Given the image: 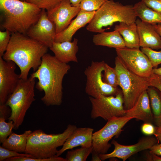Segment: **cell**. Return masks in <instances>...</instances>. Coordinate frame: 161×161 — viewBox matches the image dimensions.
<instances>
[{
    "label": "cell",
    "mask_w": 161,
    "mask_h": 161,
    "mask_svg": "<svg viewBox=\"0 0 161 161\" xmlns=\"http://www.w3.org/2000/svg\"><path fill=\"white\" fill-rule=\"evenodd\" d=\"M70 69L67 63H62L55 56L48 53L42 57L38 69L31 74L38 81L35 87L44 94L41 100L47 106H59L62 102V82L64 76Z\"/></svg>",
    "instance_id": "cell-1"
},
{
    "label": "cell",
    "mask_w": 161,
    "mask_h": 161,
    "mask_svg": "<svg viewBox=\"0 0 161 161\" xmlns=\"http://www.w3.org/2000/svg\"><path fill=\"white\" fill-rule=\"evenodd\" d=\"M49 48L43 43L26 35L11 33L10 41L2 57L6 61H12L19 67L20 78L28 79L29 72L35 71L40 65L42 57Z\"/></svg>",
    "instance_id": "cell-2"
},
{
    "label": "cell",
    "mask_w": 161,
    "mask_h": 161,
    "mask_svg": "<svg viewBox=\"0 0 161 161\" xmlns=\"http://www.w3.org/2000/svg\"><path fill=\"white\" fill-rule=\"evenodd\" d=\"M41 11L25 1L0 0L1 27L11 33L26 35L38 20Z\"/></svg>",
    "instance_id": "cell-3"
},
{
    "label": "cell",
    "mask_w": 161,
    "mask_h": 161,
    "mask_svg": "<svg viewBox=\"0 0 161 161\" xmlns=\"http://www.w3.org/2000/svg\"><path fill=\"white\" fill-rule=\"evenodd\" d=\"M137 17L133 6L107 0L95 11L86 28L90 32L101 33L105 31L103 27L111 26L117 22L129 24L134 23Z\"/></svg>",
    "instance_id": "cell-4"
},
{
    "label": "cell",
    "mask_w": 161,
    "mask_h": 161,
    "mask_svg": "<svg viewBox=\"0 0 161 161\" xmlns=\"http://www.w3.org/2000/svg\"><path fill=\"white\" fill-rule=\"evenodd\" d=\"M77 128L69 124L61 133L47 134L41 129L32 131L28 136L24 153L34 158H47L56 156L57 148L63 146L67 139Z\"/></svg>",
    "instance_id": "cell-5"
},
{
    "label": "cell",
    "mask_w": 161,
    "mask_h": 161,
    "mask_svg": "<svg viewBox=\"0 0 161 161\" xmlns=\"http://www.w3.org/2000/svg\"><path fill=\"white\" fill-rule=\"evenodd\" d=\"M35 79L31 76L27 79H21L5 103L11 109V114L8 119L13 122L14 129H18L22 124L27 111L35 100Z\"/></svg>",
    "instance_id": "cell-6"
},
{
    "label": "cell",
    "mask_w": 161,
    "mask_h": 161,
    "mask_svg": "<svg viewBox=\"0 0 161 161\" xmlns=\"http://www.w3.org/2000/svg\"><path fill=\"white\" fill-rule=\"evenodd\" d=\"M118 86L121 89L124 109L131 108L141 94L150 86L148 78L139 76L129 70L118 56L115 60Z\"/></svg>",
    "instance_id": "cell-7"
},
{
    "label": "cell",
    "mask_w": 161,
    "mask_h": 161,
    "mask_svg": "<svg viewBox=\"0 0 161 161\" xmlns=\"http://www.w3.org/2000/svg\"><path fill=\"white\" fill-rule=\"evenodd\" d=\"M105 63L92 61L91 65L85 69L84 73L86 78V93L90 96L98 98L101 96H115L121 90L105 83L102 72Z\"/></svg>",
    "instance_id": "cell-8"
},
{
    "label": "cell",
    "mask_w": 161,
    "mask_h": 161,
    "mask_svg": "<svg viewBox=\"0 0 161 161\" xmlns=\"http://www.w3.org/2000/svg\"><path fill=\"white\" fill-rule=\"evenodd\" d=\"M134 117L124 116L113 117L107 120L105 125L93 133L91 153L99 155L106 154L111 147L109 141L118 135L125 125Z\"/></svg>",
    "instance_id": "cell-9"
},
{
    "label": "cell",
    "mask_w": 161,
    "mask_h": 161,
    "mask_svg": "<svg viewBox=\"0 0 161 161\" xmlns=\"http://www.w3.org/2000/svg\"><path fill=\"white\" fill-rule=\"evenodd\" d=\"M92 105L91 117H101L105 120L114 117L125 115L123 94L120 91L115 96H101L98 98L89 97Z\"/></svg>",
    "instance_id": "cell-10"
},
{
    "label": "cell",
    "mask_w": 161,
    "mask_h": 161,
    "mask_svg": "<svg viewBox=\"0 0 161 161\" xmlns=\"http://www.w3.org/2000/svg\"><path fill=\"white\" fill-rule=\"evenodd\" d=\"M115 49L117 56L131 72L142 77H150L153 67L147 57L139 48L125 47Z\"/></svg>",
    "instance_id": "cell-11"
},
{
    "label": "cell",
    "mask_w": 161,
    "mask_h": 161,
    "mask_svg": "<svg viewBox=\"0 0 161 161\" xmlns=\"http://www.w3.org/2000/svg\"><path fill=\"white\" fill-rule=\"evenodd\" d=\"M16 64L12 61H6L0 57V104L6 103L14 92L21 79L20 74L15 72Z\"/></svg>",
    "instance_id": "cell-12"
},
{
    "label": "cell",
    "mask_w": 161,
    "mask_h": 161,
    "mask_svg": "<svg viewBox=\"0 0 161 161\" xmlns=\"http://www.w3.org/2000/svg\"><path fill=\"white\" fill-rule=\"evenodd\" d=\"M26 35L50 48L55 41L56 35L54 23L48 18L47 11L42 9L39 19L29 30Z\"/></svg>",
    "instance_id": "cell-13"
},
{
    "label": "cell",
    "mask_w": 161,
    "mask_h": 161,
    "mask_svg": "<svg viewBox=\"0 0 161 161\" xmlns=\"http://www.w3.org/2000/svg\"><path fill=\"white\" fill-rule=\"evenodd\" d=\"M158 140L155 137H148L141 139L136 144L131 145L120 144L114 140L111 142L114 146L113 151L109 154H100L99 157L101 160L112 158H117L126 160L130 157L140 151L149 149Z\"/></svg>",
    "instance_id": "cell-14"
},
{
    "label": "cell",
    "mask_w": 161,
    "mask_h": 161,
    "mask_svg": "<svg viewBox=\"0 0 161 161\" xmlns=\"http://www.w3.org/2000/svg\"><path fill=\"white\" fill-rule=\"evenodd\" d=\"M81 9L72 5L69 0H63L51 10L47 11L49 19L55 25L56 34L64 30Z\"/></svg>",
    "instance_id": "cell-15"
},
{
    "label": "cell",
    "mask_w": 161,
    "mask_h": 161,
    "mask_svg": "<svg viewBox=\"0 0 161 161\" xmlns=\"http://www.w3.org/2000/svg\"><path fill=\"white\" fill-rule=\"evenodd\" d=\"M93 129L76 128L67 139L62 148L58 150L56 156H59L66 151L78 146L89 147L92 146Z\"/></svg>",
    "instance_id": "cell-16"
},
{
    "label": "cell",
    "mask_w": 161,
    "mask_h": 161,
    "mask_svg": "<svg viewBox=\"0 0 161 161\" xmlns=\"http://www.w3.org/2000/svg\"><path fill=\"white\" fill-rule=\"evenodd\" d=\"M140 47L161 49V38L152 24L138 19L136 20Z\"/></svg>",
    "instance_id": "cell-17"
},
{
    "label": "cell",
    "mask_w": 161,
    "mask_h": 161,
    "mask_svg": "<svg viewBox=\"0 0 161 161\" xmlns=\"http://www.w3.org/2000/svg\"><path fill=\"white\" fill-rule=\"evenodd\" d=\"M125 116L133 117L144 123H154L153 114L147 90L141 94L131 108L125 110Z\"/></svg>",
    "instance_id": "cell-18"
},
{
    "label": "cell",
    "mask_w": 161,
    "mask_h": 161,
    "mask_svg": "<svg viewBox=\"0 0 161 161\" xmlns=\"http://www.w3.org/2000/svg\"><path fill=\"white\" fill-rule=\"evenodd\" d=\"M95 12V11L88 12L80 10L76 18L72 21L67 27L56 34L55 42L71 41L73 35L76 31L89 22Z\"/></svg>",
    "instance_id": "cell-19"
},
{
    "label": "cell",
    "mask_w": 161,
    "mask_h": 161,
    "mask_svg": "<svg viewBox=\"0 0 161 161\" xmlns=\"http://www.w3.org/2000/svg\"><path fill=\"white\" fill-rule=\"evenodd\" d=\"M78 39L74 38L72 41L54 42L49 49L55 56L61 62L67 63L71 61L78 62L76 54L78 50Z\"/></svg>",
    "instance_id": "cell-20"
},
{
    "label": "cell",
    "mask_w": 161,
    "mask_h": 161,
    "mask_svg": "<svg viewBox=\"0 0 161 161\" xmlns=\"http://www.w3.org/2000/svg\"><path fill=\"white\" fill-rule=\"evenodd\" d=\"M114 30L118 31L122 36L126 47L139 48V36L135 22L130 24L120 22L115 26Z\"/></svg>",
    "instance_id": "cell-21"
},
{
    "label": "cell",
    "mask_w": 161,
    "mask_h": 161,
    "mask_svg": "<svg viewBox=\"0 0 161 161\" xmlns=\"http://www.w3.org/2000/svg\"><path fill=\"white\" fill-rule=\"evenodd\" d=\"M92 41L97 46L122 48L126 47L123 38L117 30L110 32H103L94 35Z\"/></svg>",
    "instance_id": "cell-22"
},
{
    "label": "cell",
    "mask_w": 161,
    "mask_h": 161,
    "mask_svg": "<svg viewBox=\"0 0 161 161\" xmlns=\"http://www.w3.org/2000/svg\"><path fill=\"white\" fill-rule=\"evenodd\" d=\"M32 131L26 130L22 134H18L12 132L2 143V147L18 152L24 153L26 150L27 138Z\"/></svg>",
    "instance_id": "cell-23"
},
{
    "label": "cell",
    "mask_w": 161,
    "mask_h": 161,
    "mask_svg": "<svg viewBox=\"0 0 161 161\" xmlns=\"http://www.w3.org/2000/svg\"><path fill=\"white\" fill-rule=\"evenodd\" d=\"M137 17L142 21L151 24H161V13L148 7L141 1L133 6Z\"/></svg>",
    "instance_id": "cell-24"
},
{
    "label": "cell",
    "mask_w": 161,
    "mask_h": 161,
    "mask_svg": "<svg viewBox=\"0 0 161 161\" xmlns=\"http://www.w3.org/2000/svg\"><path fill=\"white\" fill-rule=\"evenodd\" d=\"M153 114L154 123L157 127H161V92L153 86L147 90Z\"/></svg>",
    "instance_id": "cell-25"
},
{
    "label": "cell",
    "mask_w": 161,
    "mask_h": 161,
    "mask_svg": "<svg viewBox=\"0 0 161 161\" xmlns=\"http://www.w3.org/2000/svg\"><path fill=\"white\" fill-rule=\"evenodd\" d=\"M11 109L5 104H0V143H2L12 133L14 125L12 121L6 120L10 116Z\"/></svg>",
    "instance_id": "cell-26"
},
{
    "label": "cell",
    "mask_w": 161,
    "mask_h": 161,
    "mask_svg": "<svg viewBox=\"0 0 161 161\" xmlns=\"http://www.w3.org/2000/svg\"><path fill=\"white\" fill-rule=\"evenodd\" d=\"M92 146L81 147L79 148L68 151L66 155V161H85L91 153Z\"/></svg>",
    "instance_id": "cell-27"
},
{
    "label": "cell",
    "mask_w": 161,
    "mask_h": 161,
    "mask_svg": "<svg viewBox=\"0 0 161 161\" xmlns=\"http://www.w3.org/2000/svg\"><path fill=\"white\" fill-rule=\"evenodd\" d=\"M102 75L103 80L106 83L114 87H117L118 81L117 75L115 68L110 66L105 63Z\"/></svg>",
    "instance_id": "cell-28"
},
{
    "label": "cell",
    "mask_w": 161,
    "mask_h": 161,
    "mask_svg": "<svg viewBox=\"0 0 161 161\" xmlns=\"http://www.w3.org/2000/svg\"><path fill=\"white\" fill-rule=\"evenodd\" d=\"M141 51L147 57L153 68H156L161 64V49L156 51L147 47H141Z\"/></svg>",
    "instance_id": "cell-29"
},
{
    "label": "cell",
    "mask_w": 161,
    "mask_h": 161,
    "mask_svg": "<svg viewBox=\"0 0 161 161\" xmlns=\"http://www.w3.org/2000/svg\"><path fill=\"white\" fill-rule=\"evenodd\" d=\"M107 0H83L79 7L81 10L92 12L98 9Z\"/></svg>",
    "instance_id": "cell-30"
},
{
    "label": "cell",
    "mask_w": 161,
    "mask_h": 161,
    "mask_svg": "<svg viewBox=\"0 0 161 161\" xmlns=\"http://www.w3.org/2000/svg\"><path fill=\"white\" fill-rule=\"evenodd\" d=\"M63 0H25L41 9L48 11L54 7Z\"/></svg>",
    "instance_id": "cell-31"
},
{
    "label": "cell",
    "mask_w": 161,
    "mask_h": 161,
    "mask_svg": "<svg viewBox=\"0 0 161 161\" xmlns=\"http://www.w3.org/2000/svg\"><path fill=\"white\" fill-rule=\"evenodd\" d=\"M6 161H66L65 158L57 156L47 158H37L26 156H17L6 159Z\"/></svg>",
    "instance_id": "cell-32"
},
{
    "label": "cell",
    "mask_w": 161,
    "mask_h": 161,
    "mask_svg": "<svg viewBox=\"0 0 161 161\" xmlns=\"http://www.w3.org/2000/svg\"><path fill=\"white\" fill-rule=\"evenodd\" d=\"M11 33L7 30L0 31V57H2L10 41Z\"/></svg>",
    "instance_id": "cell-33"
},
{
    "label": "cell",
    "mask_w": 161,
    "mask_h": 161,
    "mask_svg": "<svg viewBox=\"0 0 161 161\" xmlns=\"http://www.w3.org/2000/svg\"><path fill=\"white\" fill-rule=\"evenodd\" d=\"M26 156L33 157L32 155L25 153L23 154L5 148L0 146V161H4L6 159L17 156Z\"/></svg>",
    "instance_id": "cell-34"
},
{
    "label": "cell",
    "mask_w": 161,
    "mask_h": 161,
    "mask_svg": "<svg viewBox=\"0 0 161 161\" xmlns=\"http://www.w3.org/2000/svg\"><path fill=\"white\" fill-rule=\"evenodd\" d=\"M149 86H153L158 89L161 92V76L152 73L148 78Z\"/></svg>",
    "instance_id": "cell-35"
},
{
    "label": "cell",
    "mask_w": 161,
    "mask_h": 161,
    "mask_svg": "<svg viewBox=\"0 0 161 161\" xmlns=\"http://www.w3.org/2000/svg\"><path fill=\"white\" fill-rule=\"evenodd\" d=\"M148 7L161 13V0H141Z\"/></svg>",
    "instance_id": "cell-36"
},
{
    "label": "cell",
    "mask_w": 161,
    "mask_h": 161,
    "mask_svg": "<svg viewBox=\"0 0 161 161\" xmlns=\"http://www.w3.org/2000/svg\"><path fill=\"white\" fill-rule=\"evenodd\" d=\"M141 130L144 134L151 135L154 134L155 128L152 123H144L141 126Z\"/></svg>",
    "instance_id": "cell-37"
},
{
    "label": "cell",
    "mask_w": 161,
    "mask_h": 161,
    "mask_svg": "<svg viewBox=\"0 0 161 161\" xmlns=\"http://www.w3.org/2000/svg\"><path fill=\"white\" fill-rule=\"evenodd\" d=\"M149 149L151 153L161 157V143L155 144Z\"/></svg>",
    "instance_id": "cell-38"
},
{
    "label": "cell",
    "mask_w": 161,
    "mask_h": 161,
    "mask_svg": "<svg viewBox=\"0 0 161 161\" xmlns=\"http://www.w3.org/2000/svg\"><path fill=\"white\" fill-rule=\"evenodd\" d=\"M147 160L150 161H161V157L150 152L146 155Z\"/></svg>",
    "instance_id": "cell-39"
},
{
    "label": "cell",
    "mask_w": 161,
    "mask_h": 161,
    "mask_svg": "<svg viewBox=\"0 0 161 161\" xmlns=\"http://www.w3.org/2000/svg\"><path fill=\"white\" fill-rule=\"evenodd\" d=\"M155 131L154 135L158 141L161 143V127L155 126Z\"/></svg>",
    "instance_id": "cell-40"
},
{
    "label": "cell",
    "mask_w": 161,
    "mask_h": 161,
    "mask_svg": "<svg viewBox=\"0 0 161 161\" xmlns=\"http://www.w3.org/2000/svg\"><path fill=\"white\" fill-rule=\"evenodd\" d=\"M152 25L154 29L158 33L161 38V24H155Z\"/></svg>",
    "instance_id": "cell-41"
},
{
    "label": "cell",
    "mask_w": 161,
    "mask_h": 161,
    "mask_svg": "<svg viewBox=\"0 0 161 161\" xmlns=\"http://www.w3.org/2000/svg\"><path fill=\"white\" fill-rule=\"evenodd\" d=\"M72 5L74 6H79L83 0H69Z\"/></svg>",
    "instance_id": "cell-42"
},
{
    "label": "cell",
    "mask_w": 161,
    "mask_h": 161,
    "mask_svg": "<svg viewBox=\"0 0 161 161\" xmlns=\"http://www.w3.org/2000/svg\"><path fill=\"white\" fill-rule=\"evenodd\" d=\"M152 73L161 76V67L159 68H153Z\"/></svg>",
    "instance_id": "cell-43"
},
{
    "label": "cell",
    "mask_w": 161,
    "mask_h": 161,
    "mask_svg": "<svg viewBox=\"0 0 161 161\" xmlns=\"http://www.w3.org/2000/svg\"><path fill=\"white\" fill-rule=\"evenodd\" d=\"M92 161H101L99 155L92 154Z\"/></svg>",
    "instance_id": "cell-44"
},
{
    "label": "cell",
    "mask_w": 161,
    "mask_h": 161,
    "mask_svg": "<svg viewBox=\"0 0 161 161\" xmlns=\"http://www.w3.org/2000/svg\"><path fill=\"white\" fill-rule=\"evenodd\" d=\"M20 0L22 1H25V0Z\"/></svg>",
    "instance_id": "cell-45"
}]
</instances>
